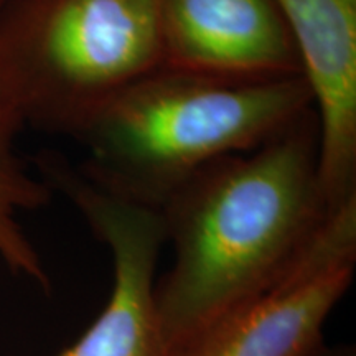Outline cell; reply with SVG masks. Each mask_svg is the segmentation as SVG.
I'll return each mask as SVG.
<instances>
[{
	"instance_id": "cell-9",
	"label": "cell",
	"mask_w": 356,
	"mask_h": 356,
	"mask_svg": "<svg viewBox=\"0 0 356 356\" xmlns=\"http://www.w3.org/2000/svg\"><path fill=\"white\" fill-rule=\"evenodd\" d=\"M312 356H355V355L350 353L348 350H346L345 353H330V351H323L322 348H320L317 353H314Z\"/></svg>"
},
{
	"instance_id": "cell-6",
	"label": "cell",
	"mask_w": 356,
	"mask_h": 356,
	"mask_svg": "<svg viewBox=\"0 0 356 356\" xmlns=\"http://www.w3.org/2000/svg\"><path fill=\"white\" fill-rule=\"evenodd\" d=\"M318 119V177L333 210L356 198V0H275Z\"/></svg>"
},
{
	"instance_id": "cell-10",
	"label": "cell",
	"mask_w": 356,
	"mask_h": 356,
	"mask_svg": "<svg viewBox=\"0 0 356 356\" xmlns=\"http://www.w3.org/2000/svg\"><path fill=\"white\" fill-rule=\"evenodd\" d=\"M0 2H2V0H0Z\"/></svg>"
},
{
	"instance_id": "cell-7",
	"label": "cell",
	"mask_w": 356,
	"mask_h": 356,
	"mask_svg": "<svg viewBox=\"0 0 356 356\" xmlns=\"http://www.w3.org/2000/svg\"><path fill=\"white\" fill-rule=\"evenodd\" d=\"M162 65L231 78L302 74L275 0H159Z\"/></svg>"
},
{
	"instance_id": "cell-2",
	"label": "cell",
	"mask_w": 356,
	"mask_h": 356,
	"mask_svg": "<svg viewBox=\"0 0 356 356\" xmlns=\"http://www.w3.org/2000/svg\"><path fill=\"white\" fill-rule=\"evenodd\" d=\"M315 109L304 74L231 78L159 66L119 92L76 137L101 190L160 210L195 173L282 134Z\"/></svg>"
},
{
	"instance_id": "cell-3",
	"label": "cell",
	"mask_w": 356,
	"mask_h": 356,
	"mask_svg": "<svg viewBox=\"0 0 356 356\" xmlns=\"http://www.w3.org/2000/svg\"><path fill=\"white\" fill-rule=\"evenodd\" d=\"M159 66V0H8L0 8V104L24 127L76 139Z\"/></svg>"
},
{
	"instance_id": "cell-4",
	"label": "cell",
	"mask_w": 356,
	"mask_h": 356,
	"mask_svg": "<svg viewBox=\"0 0 356 356\" xmlns=\"http://www.w3.org/2000/svg\"><path fill=\"white\" fill-rule=\"evenodd\" d=\"M356 269V198L274 286L222 312L167 356H312Z\"/></svg>"
},
{
	"instance_id": "cell-1",
	"label": "cell",
	"mask_w": 356,
	"mask_h": 356,
	"mask_svg": "<svg viewBox=\"0 0 356 356\" xmlns=\"http://www.w3.org/2000/svg\"><path fill=\"white\" fill-rule=\"evenodd\" d=\"M315 109L244 154L215 160L160 208L173 262L155 286L168 351L274 286L337 210L318 177Z\"/></svg>"
},
{
	"instance_id": "cell-5",
	"label": "cell",
	"mask_w": 356,
	"mask_h": 356,
	"mask_svg": "<svg viewBox=\"0 0 356 356\" xmlns=\"http://www.w3.org/2000/svg\"><path fill=\"white\" fill-rule=\"evenodd\" d=\"M37 163L42 180L78 208L113 261L104 310L76 343L56 356H167L155 302V270L167 243L160 211L101 190L58 154H42Z\"/></svg>"
},
{
	"instance_id": "cell-8",
	"label": "cell",
	"mask_w": 356,
	"mask_h": 356,
	"mask_svg": "<svg viewBox=\"0 0 356 356\" xmlns=\"http://www.w3.org/2000/svg\"><path fill=\"white\" fill-rule=\"evenodd\" d=\"M22 129L20 119L0 104V259L13 274L50 291V277L20 226L19 213L47 207L53 190L42 178H35L17 155L15 139Z\"/></svg>"
}]
</instances>
